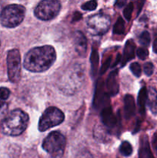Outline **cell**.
Returning <instances> with one entry per match:
<instances>
[{
  "instance_id": "obj_1",
  "label": "cell",
  "mask_w": 157,
  "mask_h": 158,
  "mask_svg": "<svg viewBox=\"0 0 157 158\" xmlns=\"http://www.w3.org/2000/svg\"><path fill=\"white\" fill-rule=\"evenodd\" d=\"M56 59L55 49L51 46H43L30 49L26 54L23 66L32 73H42L49 69Z\"/></svg>"
},
{
  "instance_id": "obj_2",
  "label": "cell",
  "mask_w": 157,
  "mask_h": 158,
  "mask_svg": "<svg viewBox=\"0 0 157 158\" xmlns=\"http://www.w3.org/2000/svg\"><path fill=\"white\" fill-rule=\"evenodd\" d=\"M29 116L22 110L11 111L2 123V131L7 136L15 137L22 134L28 127Z\"/></svg>"
},
{
  "instance_id": "obj_3",
  "label": "cell",
  "mask_w": 157,
  "mask_h": 158,
  "mask_svg": "<svg viewBox=\"0 0 157 158\" xmlns=\"http://www.w3.org/2000/svg\"><path fill=\"white\" fill-rule=\"evenodd\" d=\"M85 79V67L82 64H74L60 79L59 88L66 94L76 92L83 85Z\"/></svg>"
},
{
  "instance_id": "obj_4",
  "label": "cell",
  "mask_w": 157,
  "mask_h": 158,
  "mask_svg": "<svg viewBox=\"0 0 157 158\" xmlns=\"http://www.w3.org/2000/svg\"><path fill=\"white\" fill-rule=\"evenodd\" d=\"M26 15V8L21 5L12 4L3 9L0 15L2 25L6 28H15L22 23Z\"/></svg>"
},
{
  "instance_id": "obj_5",
  "label": "cell",
  "mask_w": 157,
  "mask_h": 158,
  "mask_svg": "<svg viewBox=\"0 0 157 158\" xmlns=\"http://www.w3.org/2000/svg\"><path fill=\"white\" fill-rule=\"evenodd\" d=\"M66 143V138L63 134L58 131H53L44 139L42 148L52 157L59 158L64 152Z\"/></svg>"
},
{
  "instance_id": "obj_6",
  "label": "cell",
  "mask_w": 157,
  "mask_h": 158,
  "mask_svg": "<svg viewBox=\"0 0 157 158\" xmlns=\"http://www.w3.org/2000/svg\"><path fill=\"white\" fill-rule=\"evenodd\" d=\"M64 119V114L59 109L55 106L48 107L40 117L38 130L42 132L47 131L50 128L61 124Z\"/></svg>"
},
{
  "instance_id": "obj_7",
  "label": "cell",
  "mask_w": 157,
  "mask_h": 158,
  "mask_svg": "<svg viewBox=\"0 0 157 158\" xmlns=\"http://www.w3.org/2000/svg\"><path fill=\"white\" fill-rule=\"evenodd\" d=\"M61 9V4L56 0H44L38 3L34 14L38 19L48 21L55 18Z\"/></svg>"
},
{
  "instance_id": "obj_8",
  "label": "cell",
  "mask_w": 157,
  "mask_h": 158,
  "mask_svg": "<svg viewBox=\"0 0 157 158\" xmlns=\"http://www.w3.org/2000/svg\"><path fill=\"white\" fill-rule=\"evenodd\" d=\"M111 20L106 14H95L89 17L86 22L88 32L93 35H101L106 33L110 27Z\"/></svg>"
},
{
  "instance_id": "obj_9",
  "label": "cell",
  "mask_w": 157,
  "mask_h": 158,
  "mask_svg": "<svg viewBox=\"0 0 157 158\" xmlns=\"http://www.w3.org/2000/svg\"><path fill=\"white\" fill-rule=\"evenodd\" d=\"M7 67L9 79L12 83H18L21 78V56L18 49L8 52Z\"/></svg>"
},
{
  "instance_id": "obj_10",
  "label": "cell",
  "mask_w": 157,
  "mask_h": 158,
  "mask_svg": "<svg viewBox=\"0 0 157 158\" xmlns=\"http://www.w3.org/2000/svg\"><path fill=\"white\" fill-rule=\"evenodd\" d=\"M74 46L75 52L81 56H84L87 51V40L81 31H76L74 33Z\"/></svg>"
},
{
  "instance_id": "obj_11",
  "label": "cell",
  "mask_w": 157,
  "mask_h": 158,
  "mask_svg": "<svg viewBox=\"0 0 157 158\" xmlns=\"http://www.w3.org/2000/svg\"><path fill=\"white\" fill-rule=\"evenodd\" d=\"M101 117L103 125L108 129L115 127L117 125L116 117L113 114L112 108L109 105L105 106L103 107L101 112Z\"/></svg>"
},
{
  "instance_id": "obj_12",
  "label": "cell",
  "mask_w": 157,
  "mask_h": 158,
  "mask_svg": "<svg viewBox=\"0 0 157 158\" xmlns=\"http://www.w3.org/2000/svg\"><path fill=\"white\" fill-rule=\"evenodd\" d=\"M94 138L99 142L101 143H106L109 142L111 139L110 134L108 130L104 125L102 124H96L93 131Z\"/></svg>"
},
{
  "instance_id": "obj_13",
  "label": "cell",
  "mask_w": 157,
  "mask_h": 158,
  "mask_svg": "<svg viewBox=\"0 0 157 158\" xmlns=\"http://www.w3.org/2000/svg\"><path fill=\"white\" fill-rule=\"evenodd\" d=\"M109 94L111 96H115L119 92V81H118V70H113L110 73L106 81Z\"/></svg>"
},
{
  "instance_id": "obj_14",
  "label": "cell",
  "mask_w": 157,
  "mask_h": 158,
  "mask_svg": "<svg viewBox=\"0 0 157 158\" xmlns=\"http://www.w3.org/2000/svg\"><path fill=\"white\" fill-rule=\"evenodd\" d=\"M135 45L132 40H128L125 46L123 51V56L122 59V66H124L128 61L132 60L135 57Z\"/></svg>"
},
{
  "instance_id": "obj_15",
  "label": "cell",
  "mask_w": 157,
  "mask_h": 158,
  "mask_svg": "<svg viewBox=\"0 0 157 158\" xmlns=\"http://www.w3.org/2000/svg\"><path fill=\"white\" fill-rule=\"evenodd\" d=\"M135 105L133 97L126 95L124 98V114L126 119H129L135 114Z\"/></svg>"
},
{
  "instance_id": "obj_16",
  "label": "cell",
  "mask_w": 157,
  "mask_h": 158,
  "mask_svg": "<svg viewBox=\"0 0 157 158\" xmlns=\"http://www.w3.org/2000/svg\"><path fill=\"white\" fill-rule=\"evenodd\" d=\"M147 104L151 112L157 114V91L154 88L150 87L147 93Z\"/></svg>"
},
{
  "instance_id": "obj_17",
  "label": "cell",
  "mask_w": 157,
  "mask_h": 158,
  "mask_svg": "<svg viewBox=\"0 0 157 158\" xmlns=\"http://www.w3.org/2000/svg\"><path fill=\"white\" fill-rule=\"evenodd\" d=\"M139 158H155L152 155L148 142V138L146 136L143 137L141 139L139 151Z\"/></svg>"
},
{
  "instance_id": "obj_18",
  "label": "cell",
  "mask_w": 157,
  "mask_h": 158,
  "mask_svg": "<svg viewBox=\"0 0 157 158\" xmlns=\"http://www.w3.org/2000/svg\"><path fill=\"white\" fill-rule=\"evenodd\" d=\"M147 100V90L146 87H143L140 89L138 96V105L139 112L142 114H145V106Z\"/></svg>"
},
{
  "instance_id": "obj_19",
  "label": "cell",
  "mask_w": 157,
  "mask_h": 158,
  "mask_svg": "<svg viewBox=\"0 0 157 158\" xmlns=\"http://www.w3.org/2000/svg\"><path fill=\"white\" fill-rule=\"evenodd\" d=\"M90 60H91V68H92L91 73H92V75L94 77L97 72V67H98V64H99V54L95 49H92V53H91Z\"/></svg>"
},
{
  "instance_id": "obj_20",
  "label": "cell",
  "mask_w": 157,
  "mask_h": 158,
  "mask_svg": "<svg viewBox=\"0 0 157 158\" xmlns=\"http://www.w3.org/2000/svg\"><path fill=\"white\" fill-rule=\"evenodd\" d=\"M119 151L123 156L129 157L132 154V147L128 141H124L120 146Z\"/></svg>"
},
{
  "instance_id": "obj_21",
  "label": "cell",
  "mask_w": 157,
  "mask_h": 158,
  "mask_svg": "<svg viewBox=\"0 0 157 158\" xmlns=\"http://www.w3.org/2000/svg\"><path fill=\"white\" fill-rule=\"evenodd\" d=\"M125 30V23L124 21H123V19L121 17L117 19L116 23H115V26H114L113 28V32L115 34H117V35H121L124 32Z\"/></svg>"
},
{
  "instance_id": "obj_22",
  "label": "cell",
  "mask_w": 157,
  "mask_h": 158,
  "mask_svg": "<svg viewBox=\"0 0 157 158\" xmlns=\"http://www.w3.org/2000/svg\"><path fill=\"white\" fill-rule=\"evenodd\" d=\"M150 35L147 31H144V32H142L139 35V43L144 46H149V43H150Z\"/></svg>"
},
{
  "instance_id": "obj_23",
  "label": "cell",
  "mask_w": 157,
  "mask_h": 158,
  "mask_svg": "<svg viewBox=\"0 0 157 158\" xmlns=\"http://www.w3.org/2000/svg\"><path fill=\"white\" fill-rule=\"evenodd\" d=\"M97 7V2L96 1H89L85 2L84 4L82 5V9L85 11H93L96 9Z\"/></svg>"
},
{
  "instance_id": "obj_24",
  "label": "cell",
  "mask_w": 157,
  "mask_h": 158,
  "mask_svg": "<svg viewBox=\"0 0 157 158\" xmlns=\"http://www.w3.org/2000/svg\"><path fill=\"white\" fill-rule=\"evenodd\" d=\"M129 69H130L131 72L133 73V75H135V77H139L141 76V66L138 63H131L130 66H129Z\"/></svg>"
},
{
  "instance_id": "obj_25",
  "label": "cell",
  "mask_w": 157,
  "mask_h": 158,
  "mask_svg": "<svg viewBox=\"0 0 157 158\" xmlns=\"http://www.w3.org/2000/svg\"><path fill=\"white\" fill-rule=\"evenodd\" d=\"M132 11H133V4L132 2H130L125 8L124 11H123V15H124V17L128 21L130 20L131 16H132Z\"/></svg>"
},
{
  "instance_id": "obj_26",
  "label": "cell",
  "mask_w": 157,
  "mask_h": 158,
  "mask_svg": "<svg viewBox=\"0 0 157 158\" xmlns=\"http://www.w3.org/2000/svg\"><path fill=\"white\" fill-rule=\"evenodd\" d=\"M137 56H138L139 58L142 60H146L148 57V55H149V51L148 49H145V48H139L137 49Z\"/></svg>"
},
{
  "instance_id": "obj_27",
  "label": "cell",
  "mask_w": 157,
  "mask_h": 158,
  "mask_svg": "<svg viewBox=\"0 0 157 158\" xmlns=\"http://www.w3.org/2000/svg\"><path fill=\"white\" fill-rule=\"evenodd\" d=\"M10 96V91L8 88L0 87V100H6Z\"/></svg>"
},
{
  "instance_id": "obj_28",
  "label": "cell",
  "mask_w": 157,
  "mask_h": 158,
  "mask_svg": "<svg viewBox=\"0 0 157 158\" xmlns=\"http://www.w3.org/2000/svg\"><path fill=\"white\" fill-rule=\"evenodd\" d=\"M143 70H144L145 74L147 76H151L153 73L154 71V66L152 63H146L144 64L143 66Z\"/></svg>"
},
{
  "instance_id": "obj_29",
  "label": "cell",
  "mask_w": 157,
  "mask_h": 158,
  "mask_svg": "<svg viewBox=\"0 0 157 158\" xmlns=\"http://www.w3.org/2000/svg\"><path fill=\"white\" fill-rule=\"evenodd\" d=\"M8 104L3 100H0V116H4L7 114Z\"/></svg>"
},
{
  "instance_id": "obj_30",
  "label": "cell",
  "mask_w": 157,
  "mask_h": 158,
  "mask_svg": "<svg viewBox=\"0 0 157 158\" xmlns=\"http://www.w3.org/2000/svg\"><path fill=\"white\" fill-rule=\"evenodd\" d=\"M111 60H112V58H111V57H109V58H108V60H106V61L105 62L104 64L103 65V67H102V69H101V73L102 74L104 73L106 71V69H108V67H109V64H110Z\"/></svg>"
},
{
  "instance_id": "obj_31",
  "label": "cell",
  "mask_w": 157,
  "mask_h": 158,
  "mask_svg": "<svg viewBox=\"0 0 157 158\" xmlns=\"http://www.w3.org/2000/svg\"><path fill=\"white\" fill-rule=\"evenodd\" d=\"M152 147H153L155 154H157V131L154 134L153 137H152Z\"/></svg>"
},
{
  "instance_id": "obj_32",
  "label": "cell",
  "mask_w": 157,
  "mask_h": 158,
  "mask_svg": "<svg viewBox=\"0 0 157 158\" xmlns=\"http://www.w3.org/2000/svg\"><path fill=\"white\" fill-rule=\"evenodd\" d=\"M126 3V1H117L116 2H115V6H117V7H123V6H124L125 4Z\"/></svg>"
},
{
  "instance_id": "obj_33",
  "label": "cell",
  "mask_w": 157,
  "mask_h": 158,
  "mask_svg": "<svg viewBox=\"0 0 157 158\" xmlns=\"http://www.w3.org/2000/svg\"><path fill=\"white\" fill-rule=\"evenodd\" d=\"M81 14L80 13H78V12H75V15H74V16H73V19H72V21H75V20H79L80 19H81Z\"/></svg>"
},
{
  "instance_id": "obj_34",
  "label": "cell",
  "mask_w": 157,
  "mask_h": 158,
  "mask_svg": "<svg viewBox=\"0 0 157 158\" xmlns=\"http://www.w3.org/2000/svg\"><path fill=\"white\" fill-rule=\"evenodd\" d=\"M152 48H153L154 52L157 53V40L154 41V43H153V46H152Z\"/></svg>"
},
{
  "instance_id": "obj_35",
  "label": "cell",
  "mask_w": 157,
  "mask_h": 158,
  "mask_svg": "<svg viewBox=\"0 0 157 158\" xmlns=\"http://www.w3.org/2000/svg\"><path fill=\"white\" fill-rule=\"evenodd\" d=\"M0 46H1V41H0Z\"/></svg>"
}]
</instances>
